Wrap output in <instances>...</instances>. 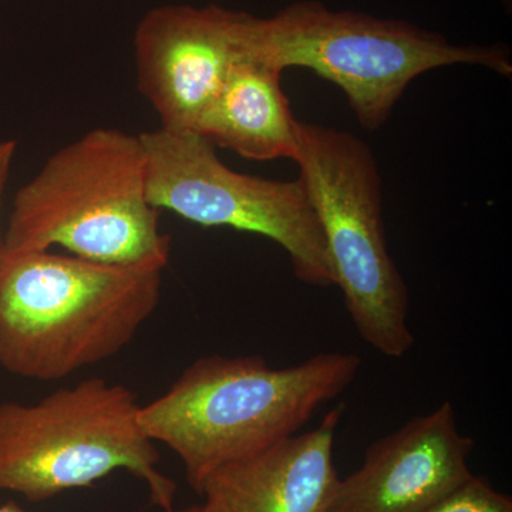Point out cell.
<instances>
[{
    "label": "cell",
    "instance_id": "cell-8",
    "mask_svg": "<svg viewBox=\"0 0 512 512\" xmlns=\"http://www.w3.org/2000/svg\"><path fill=\"white\" fill-rule=\"evenodd\" d=\"M238 13L215 5H167L138 23V92L157 111L161 127L194 131L232 64L242 59Z\"/></svg>",
    "mask_w": 512,
    "mask_h": 512
},
{
    "label": "cell",
    "instance_id": "cell-7",
    "mask_svg": "<svg viewBox=\"0 0 512 512\" xmlns=\"http://www.w3.org/2000/svg\"><path fill=\"white\" fill-rule=\"evenodd\" d=\"M153 207L207 228H232L272 239L285 249L303 284L335 285L325 235L301 178L268 180L222 163L214 144L192 130L140 134Z\"/></svg>",
    "mask_w": 512,
    "mask_h": 512
},
{
    "label": "cell",
    "instance_id": "cell-15",
    "mask_svg": "<svg viewBox=\"0 0 512 512\" xmlns=\"http://www.w3.org/2000/svg\"><path fill=\"white\" fill-rule=\"evenodd\" d=\"M0 512H26L19 507L18 504L9 501L8 504L0 505Z\"/></svg>",
    "mask_w": 512,
    "mask_h": 512
},
{
    "label": "cell",
    "instance_id": "cell-13",
    "mask_svg": "<svg viewBox=\"0 0 512 512\" xmlns=\"http://www.w3.org/2000/svg\"><path fill=\"white\" fill-rule=\"evenodd\" d=\"M16 150H18V143L15 140L0 143V205H2L3 192L8 184L10 167H12ZM0 242H2V234H0Z\"/></svg>",
    "mask_w": 512,
    "mask_h": 512
},
{
    "label": "cell",
    "instance_id": "cell-1",
    "mask_svg": "<svg viewBox=\"0 0 512 512\" xmlns=\"http://www.w3.org/2000/svg\"><path fill=\"white\" fill-rule=\"evenodd\" d=\"M362 359L326 352L274 369L261 356L201 357L138 410L144 434L173 450L200 494L220 468L295 436L356 379Z\"/></svg>",
    "mask_w": 512,
    "mask_h": 512
},
{
    "label": "cell",
    "instance_id": "cell-4",
    "mask_svg": "<svg viewBox=\"0 0 512 512\" xmlns=\"http://www.w3.org/2000/svg\"><path fill=\"white\" fill-rule=\"evenodd\" d=\"M238 39L248 59L281 72L303 67L336 84L369 131L386 123L420 74L453 64L512 73L503 45H456L406 20L336 12L316 0L292 3L266 19L239 12Z\"/></svg>",
    "mask_w": 512,
    "mask_h": 512
},
{
    "label": "cell",
    "instance_id": "cell-12",
    "mask_svg": "<svg viewBox=\"0 0 512 512\" xmlns=\"http://www.w3.org/2000/svg\"><path fill=\"white\" fill-rule=\"evenodd\" d=\"M423 512H512V500L487 478L471 476Z\"/></svg>",
    "mask_w": 512,
    "mask_h": 512
},
{
    "label": "cell",
    "instance_id": "cell-11",
    "mask_svg": "<svg viewBox=\"0 0 512 512\" xmlns=\"http://www.w3.org/2000/svg\"><path fill=\"white\" fill-rule=\"evenodd\" d=\"M281 74L258 60H237L195 133L245 160H295L298 120L282 89Z\"/></svg>",
    "mask_w": 512,
    "mask_h": 512
},
{
    "label": "cell",
    "instance_id": "cell-6",
    "mask_svg": "<svg viewBox=\"0 0 512 512\" xmlns=\"http://www.w3.org/2000/svg\"><path fill=\"white\" fill-rule=\"evenodd\" d=\"M299 178L356 332L393 359L413 348L409 292L387 249L382 178L372 148L346 131L298 120Z\"/></svg>",
    "mask_w": 512,
    "mask_h": 512
},
{
    "label": "cell",
    "instance_id": "cell-3",
    "mask_svg": "<svg viewBox=\"0 0 512 512\" xmlns=\"http://www.w3.org/2000/svg\"><path fill=\"white\" fill-rule=\"evenodd\" d=\"M2 239L9 248L62 247L101 264L167 266L171 238L148 200L140 134L96 128L60 148L16 194Z\"/></svg>",
    "mask_w": 512,
    "mask_h": 512
},
{
    "label": "cell",
    "instance_id": "cell-9",
    "mask_svg": "<svg viewBox=\"0 0 512 512\" xmlns=\"http://www.w3.org/2000/svg\"><path fill=\"white\" fill-rule=\"evenodd\" d=\"M474 446L453 403H441L367 448L362 467L339 478L328 512H423L473 476Z\"/></svg>",
    "mask_w": 512,
    "mask_h": 512
},
{
    "label": "cell",
    "instance_id": "cell-5",
    "mask_svg": "<svg viewBox=\"0 0 512 512\" xmlns=\"http://www.w3.org/2000/svg\"><path fill=\"white\" fill-rule=\"evenodd\" d=\"M138 410L128 387L101 377L35 404H0V491L42 503L126 470L147 484L153 504L173 511L177 485L157 470L160 453Z\"/></svg>",
    "mask_w": 512,
    "mask_h": 512
},
{
    "label": "cell",
    "instance_id": "cell-2",
    "mask_svg": "<svg viewBox=\"0 0 512 512\" xmlns=\"http://www.w3.org/2000/svg\"><path fill=\"white\" fill-rule=\"evenodd\" d=\"M165 265H111L0 242V366L52 380L130 345L156 312Z\"/></svg>",
    "mask_w": 512,
    "mask_h": 512
},
{
    "label": "cell",
    "instance_id": "cell-14",
    "mask_svg": "<svg viewBox=\"0 0 512 512\" xmlns=\"http://www.w3.org/2000/svg\"><path fill=\"white\" fill-rule=\"evenodd\" d=\"M171 512H214L210 505L207 503L200 504V505H192V507L184 508V510L181 511H171Z\"/></svg>",
    "mask_w": 512,
    "mask_h": 512
},
{
    "label": "cell",
    "instance_id": "cell-10",
    "mask_svg": "<svg viewBox=\"0 0 512 512\" xmlns=\"http://www.w3.org/2000/svg\"><path fill=\"white\" fill-rule=\"evenodd\" d=\"M338 404L316 429L212 473L200 495L214 512H328L339 483L333 447Z\"/></svg>",
    "mask_w": 512,
    "mask_h": 512
}]
</instances>
